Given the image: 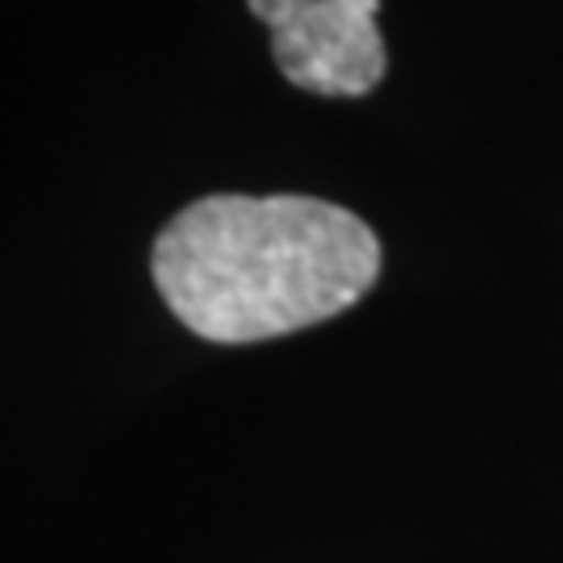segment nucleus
I'll use <instances>...</instances> for the list:
<instances>
[{
  "instance_id": "1",
  "label": "nucleus",
  "mask_w": 563,
  "mask_h": 563,
  "mask_svg": "<svg viewBox=\"0 0 563 563\" xmlns=\"http://www.w3.org/2000/svg\"><path fill=\"white\" fill-rule=\"evenodd\" d=\"M163 305L209 342H263L339 318L380 276V239L318 197H205L151 251Z\"/></svg>"
},
{
  "instance_id": "2",
  "label": "nucleus",
  "mask_w": 563,
  "mask_h": 563,
  "mask_svg": "<svg viewBox=\"0 0 563 563\" xmlns=\"http://www.w3.org/2000/svg\"><path fill=\"white\" fill-rule=\"evenodd\" d=\"M272 34L284 80L318 97H363L384 80L380 0H246Z\"/></svg>"
}]
</instances>
